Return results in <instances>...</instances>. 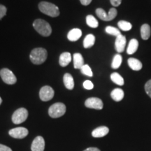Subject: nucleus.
Returning a JSON list of instances; mask_svg holds the SVG:
<instances>
[{
    "label": "nucleus",
    "mask_w": 151,
    "mask_h": 151,
    "mask_svg": "<svg viewBox=\"0 0 151 151\" xmlns=\"http://www.w3.org/2000/svg\"><path fill=\"white\" fill-rule=\"evenodd\" d=\"M151 35V29L148 24H143L141 27V36L143 40H148Z\"/></svg>",
    "instance_id": "nucleus-20"
},
{
    "label": "nucleus",
    "mask_w": 151,
    "mask_h": 151,
    "mask_svg": "<svg viewBox=\"0 0 151 151\" xmlns=\"http://www.w3.org/2000/svg\"><path fill=\"white\" fill-rule=\"evenodd\" d=\"M83 87L86 90H92L94 88V84L90 81L87 80L83 83Z\"/></svg>",
    "instance_id": "nucleus-30"
},
{
    "label": "nucleus",
    "mask_w": 151,
    "mask_h": 151,
    "mask_svg": "<svg viewBox=\"0 0 151 151\" xmlns=\"http://www.w3.org/2000/svg\"><path fill=\"white\" fill-rule=\"evenodd\" d=\"M118 26L120 29L122 31H129L132 28V25L130 22L127 21H124V20H120L118 22Z\"/></svg>",
    "instance_id": "nucleus-26"
},
{
    "label": "nucleus",
    "mask_w": 151,
    "mask_h": 151,
    "mask_svg": "<svg viewBox=\"0 0 151 151\" xmlns=\"http://www.w3.org/2000/svg\"><path fill=\"white\" fill-rule=\"evenodd\" d=\"M55 92L51 87L50 86H43L41 88L39 92V97L40 99L43 101H48L51 100L54 97Z\"/></svg>",
    "instance_id": "nucleus-8"
},
{
    "label": "nucleus",
    "mask_w": 151,
    "mask_h": 151,
    "mask_svg": "<svg viewBox=\"0 0 151 151\" xmlns=\"http://www.w3.org/2000/svg\"><path fill=\"white\" fill-rule=\"evenodd\" d=\"M111 81L114 83L118 85V86H122L124 83L123 78H122L121 76L118 73L114 72V73H111Z\"/></svg>",
    "instance_id": "nucleus-23"
},
{
    "label": "nucleus",
    "mask_w": 151,
    "mask_h": 151,
    "mask_svg": "<svg viewBox=\"0 0 151 151\" xmlns=\"http://www.w3.org/2000/svg\"><path fill=\"white\" fill-rule=\"evenodd\" d=\"M86 23L88 26L92 28H97L99 25L97 20L92 15H88L86 17Z\"/></svg>",
    "instance_id": "nucleus-25"
},
{
    "label": "nucleus",
    "mask_w": 151,
    "mask_h": 151,
    "mask_svg": "<svg viewBox=\"0 0 151 151\" xmlns=\"http://www.w3.org/2000/svg\"><path fill=\"white\" fill-rule=\"evenodd\" d=\"M1 102H2V99H1V98L0 97V104H1Z\"/></svg>",
    "instance_id": "nucleus-36"
},
{
    "label": "nucleus",
    "mask_w": 151,
    "mask_h": 151,
    "mask_svg": "<svg viewBox=\"0 0 151 151\" xmlns=\"http://www.w3.org/2000/svg\"><path fill=\"white\" fill-rule=\"evenodd\" d=\"M39 9L41 12L48 16L55 18L60 15L59 8L54 4L47 1H41L39 4Z\"/></svg>",
    "instance_id": "nucleus-3"
},
{
    "label": "nucleus",
    "mask_w": 151,
    "mask_h": 151,
    "mask_svg": "<svg viewBox=\"0 0 151 151\" xmlns=\"http://www.w3.org/2000/svg\"><path fill=\"white\" fill-rule=\"evenodd\" d=\"M126 43V37L124 35H119L118 37H116V42H115V48H116V50L118 53H121L124 50L125 48Z\"/></svg>",
    "instance_id": "nucleus-12"
},
{
    "label": "nucleus",
    "mask_w": 151,
    "mask_h": 151,
    "mask_svg": "<svg viewBox=\"0 0 151 151\" xmlns=\"http://www.w3.org/2000/svg\"><path fill=\"white\" fill-rule=\"evenodd\" d=\"M28 117V111L26 109L20 108L17 109L12 116V121L14 124H18L22 123L27 120Z\"/></svg>",
    "instance_id": "nucleus-6"
},
{
    "label": "nucleus",
    "mask_w": 151,
    "mask_h": 151,
    "mask_svg": "<svg viewBox=\"0 0 151 151\" xmlns=\"http://www.w3.org/2000/svg\"><path fill=\"white\" fill-rule=\"evenodd\" d=\"M81 4L83 6H88L91 3L92 0H80Z\"/></svg>",
    "instance_id": "nucleus-34"
},
{
    "label": "nucleus",
    "mask_w": 151,
    "mask_h": 151,
    "mask_svg": "<svg viewBox=\"0 0 151 151\" xmlns=\"http://www.w3.org/2000/svg\"><path fill=\"white\" fill-rule=\"evenodd\" d=\"M64 84L68 90H73L74 88V81L70 73H65L63 77Z\"/></svg>",
    "instance_id": "nucleus-18"
},
{
    "label": "nucleus",
    "mask_w": 151,
    "mask_h": 151,
    "mask_svg": "<svg viewBox=\"0 0 151 151\" xmlns=\"http://www.w3.org/2000/svg\"><path fill=\"white\" fill-rule=\"evenodd\" d=\"M47 57H48V52L46 49L43 48H37L32 50L29 58L33 64L39 65L43 64L46 61Z\"/></svg>",
    "instance_id": "nucleus-1"
},
{
    "label": "nucleus",
    "mask_w": 151,
    "mask_h": 151,
    "mask_svg": "<svg viewBox=\"0 0 151 151\" xmlns=\"http://www.w3.org/2000/svg\"><path fill=\"white\" fill-rule=\"evenodd\" d=\"M95 43V37L93 35H88L84 39L83 41V46L85 48H91L94 46Z\"/></svg>",
    "instance_id": "nucleus-22"
},
{
    "label": "nucleus",
    "mask_w": 151,
    "mask_h": 151,
    "mask_svg": "<svg viewBox=\"0 0 151 151\" xmlns=\"http://www.w3.org/2000/svg\"><path fill=\"white\" fill-rule=\"evenodd\" d=\"M110 1L113 6L117 7L120 5V4L122 2V0H110Z\"/></svg>",
    "instance_id": "nucleus-32"
},
{
    "label": "nucleus",
    "mask_w": 151,
    "mask_h": 151,
    "mask_svg": "<svg viewBox=\"0 0 151 151\" xmlns=\"http://www.w3.org/2000/svg\"><path fill=\"white\" fill-rule=\"evenodd\" d=\"M71 61V55L69 52H65L61 54L60 56L59 63L60 65L62 67H65L70 63Z\"/></svg>",
    "instance_id": "nucleus-16"
},
{
    "label": "nucleus",
    "mask_w": 151,
    "mask_h": 151,
    "mask_svg": "<svg viewBox=\"0 0 151 151\" xmlns=\"http://www.w3.org/2000/svg\"><path fill=\"white\" fill-rule=\"evenodd\" d=\"M124 91L120 88H116L111 92V97L116 101H120L124 98Z\"/></svg>",
    "instance_id": "nucleus-19"
},
{
    "label": "nucleus",
    "mask_w": 151,
    "mask_h": 151,
    "mask_svg": "<svg viewBox=\"0 0 151 151\" xmlns=\"http://www.w3.org/2000/svg\"><path fill=\"white\" fill-rule=\"evenodd\" d=\"M122 62V58L120 54H117L113 57V59L111 63V67L114 69H118L120 67Z\"/></svg>",
    "instance_id": "nucleus-24"
},
{
    "label": "nucleus",
    "mask_w": 151,
    "mask_h": 151,
    "mask_svg": "<svg viewBox=\"0 0 151 151\" xmlns=\"http://www.w3.org/2000/svg\"><path fill=\"white\" fill-rule=\"evenodd\" d=\"M82 36V31L78 28H74L69 32L67 35V38L71 41H76Z\"/></svg>",
    "instance_id": "nucleus-15"
},
{
    "label": "nucleus",
    "mask_w": 151,
    "mask_h": 151,
    "mask_svg": "<svg viewBox=\"0 0 151 151\" xmlns=\"http://www.w3.org/2000/svg\"><path fill=\"white\" fill-rule=\"evenodd\" d=\"M0 76L5 83L9 85L15 84L17 81V78L14 73L10 69L4 68L0 70Z\"/></svg>",
    "instance_id": "nucleus-7"
},
{
    "label": "nucleus",
    "mask_w": 151,
    "mask_h": 151,
    "mask_svg": "<svg viewBox=\"0 0 151 151\" xmlns=\"http://www.w3.org/2000/svg\"><path fill=\"white\" fill-rule=\"evenodd\" d=\"M28 130L24 127H16L14 128V129H11L10 131L9 132V135L13 138H15V139H24V137H26L28 135Z\"/></svg>",
    "instance_id": "nucleus-10"
},
{
    "label": "nucleus",
    "mask_w": 151,
    "mask_h": 151,
    "mask_svg": "<svg viewBox=\"0 0 151 151\" xmlns=\"http://www.w3.org/2000/svg\"><path fill=\"white\" fill-rule=\"evenodd\" d=\"M81 71L83 74L86 75L87 76L92 77L93 76V73H92L91 68L90 67V66L88 65H84L83 66L82 68L81 69Z\"/></svg>",
    "instance_id": "nucleus-28"
},
{
    "label": "nucleus",
    "mask_w": 151,
    "mask_h": 151,
    "mask_svg": "<svg viewBox=\"0 0 151 151\" xmlns=\"http://www.w3.org/2000/svg\"><path fill=\"white\" fill-rule=\"evenodd\" d=\"M84 151H100L99 148H94V147H91V148H88L85 150Z\"/></svg>",
    "instance_id": "nucleus-35"
},
{
    "label": "nucleus",
    "mask_w": 151,
    "mask_h": 151,
    "mask_svg": "<svg viewBox=\"0 0 151 151\" xmlns=\"http://www.w3.org/2000/svg\"><path fill=\"white\" fill-rule=\"evenodd\" d=\"M7 9L5 6L0 5V19H2L6 14Z\"/></svg>",
    "instance_id": "nucleus-31"
},
{
    "label": "nucleus",
    "mask_w": 151,
    "mask_h": 151,
    "mask_svg": "<svg viewBox=\"0 0 151 151\" xmlns=\"http://www.w3.org/2000/svg\"><path fill=\"white\" fill-rule=\"evenodd\" d=\"M109 132V128L105 126H101L94 129L92 132V137L94 138H101L108 134Z\"/></svg>",
    "instance_id": "nucleus-13"
},
{
    "label": "nucleus",
    "mask_w": 151,
    "mask_h": 151,
    "mask_svg": "<svg viewBox=\"0 0 151 151\" xmlns=\"http://www.w3.org/2000/svg\"><path fill=\"white\" fill-rule=\"evenodd\" d=\"M105 31H106V32L107 34H109V35L115 36V37H118L119 35H121L120 30H119L118 29H117V28H116V27H111V26H107V27H106Z\"/></svg>",
    "instance_id": "nucleus-27"
},
{
    "label": "nucleus",
    "mask_w": 151,
    "mask_h": 151,
    "mask_svg": "<svg viewBox=\"0 0 151 151\" xmlns=\"http://www.w3.org/2000/svg\"><path fill=\"white\" fill-rule=\"evenodd\" d=\"M33 27L38 33L43 37H48L52 33V28L50 24L42 19L35 20L33 22Z\"/></svg>",
    "instance_id": "nucleus-2"
},
{
    "label": "nucleus",
    "mask_w": 151,
    "mask_h": 151,
    "mask_svg": "<svg viewBox=\"0 0 151 151\" xmlns=\"http://www.w3.org/2000/svg\"><path fill=\"white\" fill-rule=\"evenodd\" d=\"M96 14L101 20L104 21H111L117 16L118 11L116 8H111L109 10L108 14L106 13V11L103 9L99 8L96 9Z\"/></svg>",
    "instance_id": "nucleus-5"
},
{
    "label": "nucleus",
    "mask_w": 151,
    "mask_h": 151,
    "mask_svg": "<svg viewBox=\"0 0 151 151\" xmlns=\"http://www.w3.org/2000/svg\"><path fill=\"white\" fill-rule=\"evenodd\" d=\"M73 67L75 69H81L84 65V60L82 55L80 53H75L73 56Z\"/></svg>",
    "instance_id": "nucleus-17"
},
{
    "label": "nucleus",
    "mask_w": 151,
    "mask_h": 151,
    "mask_svg": "<svg viewBox=\"0 0 151 151\" xmlns=\"http://www.w3.org/2000/svg\"><path fill=\"white\" fill-rule=\"evenodd\" d=\"M85 105L87 108L97 109V110H101L104 106L103 101H101V99L97 97L88 98L85 102Z\"/></svg>",
    "instance_id": "nucleus-9"
},
{
    "label": "nucleus",
    "mask_w": 151,
    "mask_h": 151,
    "mask_svg": "<svg viewBox=\"0 0 151 151\" xmlns=\"http://www.w3.org/2000/svg\"><path fill=\"white\" fill-rule=\"evenodd\" d=\"M0 151H12V150L5 145L0 144Z\"/></svg>",
    "instance_id": "nucleus-33"
},
{
    "label": "nucleus",
    "mask_w": 151,
    "mask_h": 151,
    "mask_svg": "<svg viewBox=\"0 0 151 151\" xmlns=\"http://www.w3.org/2000/svg\"><path fill=\"white\" fill-rule=\"evenodd\" d=\"M144 88L147 94L151 98V79L147 81L146 83L145 84Z\"/></svg>",
    "instance_id": "nucleus-29"
},
{
    "label": "nucleus",
    "mask_w": 151,
    "mask_h": 151,
    "mask_svg": "<svg viewBox=\"0 0 151 151\" xmlns=\"http://www.w3.org/2000/svg\"><path fill=\"white\" fill-rule=\"evenodd\" d=\"M45 141L41 136L37 137L34 139L31 146L32 151H44Z\"/></svg>",
    "instance_id": "nucleus-11"
},
{
    "label": "nucleus",
    "mask_w": 151,
    "mask_h": 151,
    "mask_svg": "<svg viewBox=\"0 0 151 151\" xmlns=\"http://www.w3.org/2000/svg\"><path fill=\"white\" fill-rule=\"evenodd\" d=\"M138 48H139V41H138L136 39H131L127 48V54H134V52H136V51H137Z\"/></svg>",
    "instance_id": "nucleus-21"
},
{
    "label": "nucleus",
    "mask_w": 151,
    "mask_h": 151,
    "mask_svg": "<svg viewBox=\"0 0 151 151\" xmlns=\"http://www.w3.org/2000/svg\"><path fill=\"white\" fill-rule=\"evenodd\" d=\"M66 113V106L63 103H55L48 109V114L52 118L62 117Z\"/></svg>",
    "instance_id": "nucleus-4"
},
{
    "label": "nucleus",
    "mask_w": 151,
    "mask_h": 151,
    "mask_svg": "<svg viewBox=\"0 0 151 151\" xmlns=\"http://www.w3.org/2000/svg\"><path fill=\"white\" fill-rule=\"evenodd\" d=\"M127 63L129 67L134 71H140L143 67V65L139 60L136 58H130L127 60Z\"/></svg>",
    "instance_id": "nucleus-14"
}]
</instances>
